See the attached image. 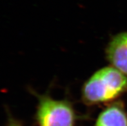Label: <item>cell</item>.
<instances>
[{
	"mask_svg": "<svg viewBox=\"0 0 127 126\" xmlns=\"http://www.w3.org/2000/svg\"><path fill=\"white\" fill-rule=\"evenodd\" d=\"M36 118L39 126H74L75 113L68 101L44 95L39 97Z\"/></svg>",
	"mask_w": 127,
	"mask_h": 126,
	"instance_id": "2",
	"label": "cell"
},
{
	"mask_svg": "<svg viewBox=\"0 0 127 126\" xmlns=\"http://www.w3.org/2000/svg\"><path fill=\"white\" fill-rule=\"evenodd\" d=\"M127 90V76L114 68L98 70L86 82L82 90L83 99L89 104L111 101Z\"/></svg>",
	"mask_w": 127,
	"mask_h": 126,
	"instance_id": "1",
	"label": "cell"
},
{
	"mask_svg": "<svg viewBox=\"0 0 127 126\" xmlns=\"http://www.w3.org/2000/svg\"><path fill=\"white\" fill-rule=\"evenodd\" d=\"M106 56L113 67L127 76V32L112 39L106 48Z\"/></svg>",
	"mask_w": 127,
	"mask_h": 126,
	"instance_id": "3",
	"label": "cell"
},
{
	"mask_svg": "<svg viewBox=\"0 0 127 126\" xmlns=\"http://www.w3.org/2000/svg\"><path fill=\"white\" fill-rule=\"evenodd\" d=\"M95 126H127V115L121 104L106 107L97 119Z\"/></svg>",
	"mask_w": 127,
	"mask_h": 126,
	"instance_id": "4",
	"label": "cell"
},
{
	"mask_svg": "<svg viewBox=\"0 0 127 126\" xmlns=\"http://www.w3.org/2000/svg\"><path fill=\"white\" fill-rule=\"evenodd\" d=\"M6 126H23V125L18 120H16V119L12 118V117H9L8 120V124H7Z\"/></svg>",
	"mask_w": 127,
	"mask_h": 126,
	"instance_id": "5",
	"label": "cell"
}]
</instances>
